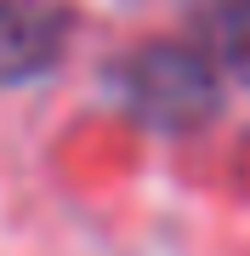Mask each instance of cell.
Here are the masks:
<instances>
[{"instance_id": "cell-2", "label": "cell", "mask_w": 250, "mask_h": 256, "mask_svg": "<svg viewBox=\"0 0 250 256\" xmlns=\"http://www.w3.org/2000/svg\"><path fill=\"white\" fill-rule=\"evenodd\" d=\"M68 46L63 0H0V86L46 74Z\"/></svg>"}, {"instance_id": "cell-1", "label": "cell", "mask_w": 250, "mask_h": 256, "mask_svg": "<svg viewBox=\"0 0 250 256\" xmlns=\"http://www.w3.org/2000/svg\"><path fill=\"white\" fill-rule=\"evenodd\" d=\"M222 68L188 40H148L108 68L114 97L154 131H199L222 108Z\"/></svg>"}, {"instance_id": "cell-3", "label": "cell", "mask_w": 250, "mask_h": 256, "mask_svg": "<svg viewBox=\"0 0 250 256\" xmlns=\"http://www.w3.org/2000/svg\"><path fill=\"white\" fill-rule=\"evenodd\" d=\"M205 57L250 86V0H188Z\"/></svg>"}]
</instances>
